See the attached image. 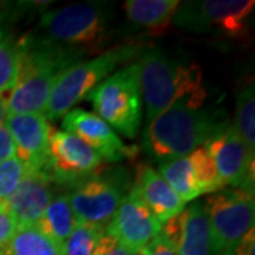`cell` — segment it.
I'll return each instance as SVG.
<instances>
[{"mask_svg":"<svg viewBox=\"0 0 255 255\" xmlns=\"http://www.w3.org/2000/svg\"><path fill=\"white\" fill-rule=\"evenodd\" d=\"M160 228L162 224L146 207L133 186L105 227V233L127 247L129 251L139 255L160 233Z\"/></svg>","mask_w":255,"mask_h":255,"instance_id":"4fadbf2b","label":"cell"},{"mask_svg":"<svg viewBox=\"0 0 255 255\" xmlns=\"http://www.w3.org/2000/svg\"><path fill=\"white\" fill-rule=\"evenodd\" d=\"M67 194L77 223L105 228L128 194V177L122 172L94 173Z\"/></svg>","mask_w":255,"mask_h":255,"instance_id":"9c48e42d","label":"cell"},{"mask_svg":"<svg viewBox=\"0 0 255 255\" xmlns=\"http://www.w3.org/2000/svg\"><path fill=\"white\" fill-rule=\"evenodd\" d=\"M206 149L219 174L223 189L254 193V156L250 155L231 122L206 142Z\"/></svg>","mask_w":255,"mask_h":255,"instance_id":"8fae6325","label":"cell"},{"mask_svg":"<svg viewBox=\"0 0 255 255\" xmlns=\"http://www.w3.org/2000/svg\"><path fill=\"white\" fill-rule=\"evenodd\" d=\"M180 0H128L124 3L128 21L149 36H162L172 26Z\"/></svg>","mask_w":255,"mask_h":255,"instance_id":"d6986e66","label":"cell"},{"mask_svg":"<svg viewBox=\"0 0 255 255\" xmlns=\"http://www.w3.org/2000/svg\"><path fill=\"white\" fill-rule=\"evenodd\" d=\"M159 234L177 255H213L211 227L203 201L194 200L184 207L164 223Z\"/></svg>","mask_w":255,"mask_h":255,"instance_id":"5bb4252c","label":"cell"},{"mask_svg":"<svg viewBox=\"0 0 255 255\" xmlns=\"http://www.w3.org/2000/svg\"><path fill=\"white\" fill-rule=\"evenodd\" d=\"M37 226L55 243L63 246L64 241L77 226V220L74 217L67 193L55 196L43 213L41 219L38 220Z\"/></svg>","mask_w":255,"mask_h":255,"instance_id":"44dd1931","label":"cell"},{"mask_svg":"<svg viewBox=\"0 0 255 255\" xmlns=\"http://www.w3.org/2000/svg\"><path fill=\"white\" fill-rule=\"evenodd\" d=\"M3 255H63V246L43 233L37 224L17 226Z\"/></svg>","mask_w":255,"mask_h":255,"instance_id":"ffe728a7","label":"cell"},{"mask_svg":"<svg viewBox=\"0 0 255 255\" xmlns=\"http://www.w3.org/2000/svg\"><path fill=\"white\" fill-rule=\"evenodd\" d=\"M64 132H68L82 140L98 153L102 160L121 162L135 155L133 149L124 145L112 128L95 114L75 108L63 117Z\"/></svg>","mask_w":255,"mask_h":255,"instance_id":"2e32d148","label":"cell"},{"mask_svg":"<svg viewBox=\"0 0 255 255\" xmlns=\"http://www.w3.org/2000/svg\"><path fill=\"white\" fill-rule=\"evenodd\" d=\"M228 122L217 111L173 105L146 125L143 149L159 163L182 157L206 145Z\"/></svg>","mask_w":255,"mask_h":255,"instance_id":"3957f363","label":"cell"},{"mask_svg":"<svg viewBox=\"0 0 255 255\" xmlns=\"http://www.w3.org/2000/svg\"><path fill=\"white\" fill-rule=\"evenodd\" d=\"M17 224L7 210L0 206V255H3L4 248L9 244L10 238L14 234Z\"/></svg>","mask_w":255,"mask_h":255,"instance_id":"4316f807","label":"cell"},{"mask_svg":"<svg viewBox=\"0 0 255 255\" xmlns=\"http://www.w3.org/2000/svg\"><path fill=\"white\" fill-rule=\"evenodd\" d=\"M18 44L7 31L0 28V98H6L16 84Z\"/></svg>","mask_w":255,"mask_h":255,"instance_id":"603a6c76","label":"cell"},{"mask_svg":"<svg viewBox=\"0 0 255 255\" xmlns=\"http://www.w3.org/2000/svg\"><path fill=\"white\" fill-rule=\"evenodd\" d=\"M92 255H137L132 251H129L127 247H124L119 241L104 231L102 237L98 241V244L94 250Z\"/></svg>","mask_w":255,"mask_h":255,"instance_id":"484cf974","label":"cell"},{"mask_svg":"<svg viewBox=\"0 0 255 255\" xmlns=\"http://www.w3.org/2000/svg\"><path fill=\"white\" fill-rule=\"evenodd\" d=\"M95 115L115 132L133 139L142 124V94L136 61L122 67L101 82L88 95Z\"/></svg>","mask_w":255,"mask_h":255,"instance_id":"8992f818","label":"cell"},{"mask_svg":"<svg viewBox=\"0 0 255 255\" xmlns=\"http://www.w3.org/2000/svg\"><path fill=\"white\" fill-rule=\"evenodd\" d=\"M102 159L82 140L64 130L50 132L46 172L55 184L74 186L100 169Z\"/></svg>","mask_w":255,"mask_h":255,"instance_id":"7c38bea8","label":"cell"},{"mask_svg":"<svg viewBox=\"0 0 255 255\" xmlns=\"http://www.w3.org/2000/svg\"><path fill=\"white\" fill-rule=\"evenodd\" d=\"M139 255H177L173 247L169 243H166L160 234H157L147 246L139 253Z\"/></svg>","mask_w":255,"mask_h":255,"instance_id":"83f0119b","label":"cell"},{"mask_svg":"<svg viewBox=\"0 0 255 255\" xmlns=\"http://www.w3.org/2000/svg\"><path fill=\"white\" fill-rule=\"evenodd\" d=\"M231 255H255V234L254 230L250 231L246 237L243 238L236 250L233 251Z\"/></svg>","mask_w":255,"mask_h":255,"instance_id":"f546056e","label":"cell"},{"mask_svg":"<svg viewBox=\"0 0 255 255\" xmlns=\"http://www.w3.org/2000/svg\"><path fill=\"white\" fill-rule=\"evenodd\" d=\"M159 174L184 203L197 200L203 194L223 190V186L206 146L191 153L159 163Z\"/></svg>","mask_w":255,"mask_h":255,"instance_id":"30bf717a","label":"cell"},{"mask_svg":"<svg viewBox=\"0 0 255 255\" xmlns=\"http://www.w3.org/2000/svg\"><path fill=\"white\" fill-rule=\"evenodd\" d=\"M135 189L146 207L162 226L186 207V203L176 194L159 172L147 164L139 166Z\"/></svg>","mask_w":255,"mask_h":255,"instance_id":"ac0fdd59","label":"cell"},{"mask_svg":"<svg viewBox=\"0 0 255 255\" xmlns=\"http://www.w3.org/2000/svg\"><path fill=\"white\" fill-rule=\"evenodd\" d=\"M17 44V78L6 97L7 115L43 114L57 81L82 53L36 34L23 37Z\"/></svg>","mask_w":255,"mask_h":255,"instance_id":"6da1fadb","label":"cell"},{"mask_svg":"<svg viewBox=\"0 0 255 255\" xmlns=\"http://www.w3.org/2000/svg\"><path fill=\"white\" fill-rule=\"evenodd\" d=\"M14 156V142L6 125L0 127V163Z\"/></svg>","mask_w":255,"mask_h":255,"instance_id":"f1b7e54d","label":"cell"},{"mask_svg":"<svg viewBox=\"0 0 255 255\" xmlns=\"http://www.w3.org/2000/svg\"><path fill=\"white\" fill-rule=\"evenodd\" d=\"M143 43H121L87 61H78L67 68L51 92L43 115L48 121L63 118L67 112L87 98L119 65L136 61L145 53Z\"/></svg>","mask_w":255,"mask_h":255,"instance_id":"5b68a950","label":"cell"},{"mask_svg":"<svg viewBox=\"0 0 255 255\" xmlns=\"http://www.w3.org/2000/svg\"><path fill=\"white\" fill-rule=\"evenodd\" d=\"M136 65L147 122L179 104L203 108L207 90L197 63H186L162 50H146L136 60Z\"/></svg>","mask_w":255,"mask_h":255,"instance_id":"7a4b0ae2","label":"cell"},{"mask_svg":"<svg viewBox=\"0 0 255 255\" xmlns=\"http://www.w3.org/2000/svg\"><path fill=\"white\" fill-rule=\"evenodd\" d=\"M250 155L255 157V87L253 78L236 92V124L233 125Z\"/></svg>","mask_w":255,"mask_h":255,"instance_id":"7402d4cb","label":"cell"},{"mask_svg":"<svg viewBox=\"0 0 255 255\" xmlns=\"http://www.w3.org/2000/svg\"><path fill=\"white\" fill-rule=\"evenodd\" d=\"M24 174H26V167L16 156L0 163V206L16 190Z\"/></svg>","mask_w":255,"mask_h":255,"instance_id":"d4e9b609","label":"cell"},{"mask_svg":"<svg viewBox=\"0 0 255 255\" xmlns=\"http://www.w3.org/2000/svg\"><path fill=\"white\" fill-rule=\"evenodd\" d=\"M209 214L213 255H231L238 243L254 230V193L241 189H223L203 201Z\"/></svg>","mask_w":255,"mask_h":255,"instance_id":"ba28073f","label":"cell"},{"mask_svg":"<svg viewBox=\"0 0 255 255\" xmlns=\"http://www.w3.org/2000/svg\"><path fill=\"white\" fill-rule=\"evenodd\" d=\"M7 117V108H6V98H0V127L4 124V119Z\"/></svg>","mask_w":255,"mask_h":255,"instance_id":"4dcf8cb0","label":"cell"},{"mask_svg":"<svg viewBox=\"0 0 255 255\" xmlns=\"http://www.w3.org/2000/svg\"><path fill=\"white\" fill-rule=\"evenodd\" d=\"M54 186V180L46 170H26L16 190L1 206L11 214L17 226L37 224L55 197Z\"/></svg>","mask_w":255,"mask_h":255,"instance_id":"e0dca14e","label":"cell"},{"mask_svg":"<svg viewBox=\"0 0 255 255\" xmlns=\"http://www.w3.org/2000/svg\"><path fill=\"white\" fill-rule=\"evenodd\" d=\"M4 125L14 142V156L26 170H46L51 132L46 117L43 114L7 115Z\"/></svg>","mask_w":255,"mask_h":255,"instance_id":"9a60e30c","label":"cell"},{"mask_svg":"<svg viewBox=\"0 0 255 255\" xmlns=\"http://www.w3.org/2000/svg\"><path fill=\"white\" fill-rule=\"evenodd\" d=\"M114 18L110 4L84 1L43 13L38 20V27L53 43L82 54H101L114 41Z\"/></svg>","mask_w":255,"mask_h":255,"instance_id":"277c9868","label":"cell"},{"mask_svg":"<svg viewBox=\"0 0 255 255\" xmlns=\"http://www.w3.org/2000/svg\"><path fill=\"white\" fill-rule=\"evenodd\" d=\"M254 0H194L183 1L172 24L196 34L240 38L250 30Z\"/></svg>","mask_w":255,"mask_h":255,"instance_id":"52a82bcc","label":"cell"},{"mask_svg":"<svg viewBox=\"0 0 255 255\" xmlns=\"http://www.w3.org/2000/svg\"><path fill=\"white\" fill-rule=\"evenodd\" d=\"M105 228L77 223L63 244V255H92Z\"/></svg>","mask_w":255,"mask_h":255,"instance_id":"cb8c5ba5","label":"cell"}]
</instances>
